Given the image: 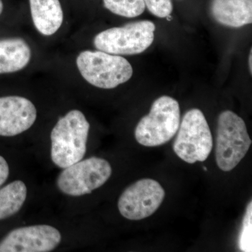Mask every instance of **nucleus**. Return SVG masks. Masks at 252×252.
I'll return each mask as SVG.
<instances>
[{
    "instance_id": "1a4fd4ad",
    "label": "nucleus",
    "mask_w": 252,
    "mask_h": 252,
    "mask_svg": "<svg viewBox=\"0 0 252 252\" xmlns=\"http://www.w3.org/2000/svg\"><path fill=\"white\" fill-rule=\"evenodd\" d=\"M62 235L49 225L21 227L0 240V252H49L59 246Z\"/></svg>"
},
{
    "instance_id": "9b49d317",
    "label": "nucleus",
    "mask_w": 252,
    "mask_h": 252,
    "mask_svg": "<svg viewBox=\"0 0 252 252\" xmlns=\"http://www.w3.org/2000/svg\"><path fill=\"white\" fill-rule=\"evenodd\" d=\"M212 16L217 23L241 28L252 23V0H212Z\"/></svg>"
},
{
    "instance_id": "a211bd4d",
    "label": "nucleus",
    "mask_w": 252,
    "mask_h": 252,
    "mask_svg": "<svg viewBox=\"0 0 252 252\" xmlns=\"http://www.w3.org/2000/svg\"><path fill=\"white\" fill-rule=\"evenodd\" d=\"M9 166L6 159L0 155V187L7 180L9 176Z\"/></svg>"
},
{
    "instance_id": "f03ea898",
    "label": "nucleus",
    "mask_w": 252,
    "mask_h": 252,
    "mask_svg": "<svg viewBox=\"0 0 252 252\" xmlns=\"http://www.w3.org/2000/svg\"><path fill=\"white\" fill-rule=\"evenodd\" d=\"M180 122L178 102L170 96H161L154 101L150 112L136 126V140L148 147L166 144L177 134Z\"/></svg>"
},
{
    "instance_id": "20e7f679",
    "label": "nucleus",
    "mask_w": 252,
    "mask_h": 252,
    "mask_svg": "<svg viewBox=\"0 0 252 252\" xmlns=\"http://www.w3.org/2000/svg\"><path fill=\"white\" fill-rule=\"evenodd\" d=\"M252 143L246 124L232 111L220 113L217 122L215 158L224 172L233 170L248 153Z\"/></svg>"
},
{
    "instance_id": "f257e3e1",
    "label": "nucleus",
    "mask_w": 252,
    "mask_h": 252,
    "mask_svg": "<svg viewBox=\"0 0 252 252\" xmlns=\"http://www.w3.org/2000/svg\"><path fill=\"white\" fill-rule=\"evenodd\" d=\"M89 130L85 116L77 109L59 119L51 133V158L56 166L66 168L84 158Z\"/></svg>"
},
{
    "instance_id": "f8f14e48",
    "label": "nucleus",
    "mask_w": 252,
    "mask_h": 252,
    "mask_svg": "<svg viewBox=\"0 0 252 252\" xmlns=\"http://www.w3.org/2000/svg\"><path fill=\"white\" fill-rule=\"evenodd\" d=\"M34 27L44 36L54 34L61 27L63 11L59 0H30Z\"/></svg>"
},
{
    "instance_id": "6e6552de",
    "label": "nucleus",
    "mask_w": 252,
    "mask_h": 252,
    "mask_svg": "<svg viewBox=\"0 0 252 252\" xmlns=\"http://www.w3.org/2000/svg\"><path fill=\"white\" fill-rule=\"evenodd\" d=\"M165 195V190L157 181L142 179L123 192L118 202L119 212L128 220H144L157 212Z\"/></svg>"
},
{
    "instance_id": "ddd939ff",
    "label": "nucleus",
    "mask_w": 252,
    "mask_h": 252,
    "mask_svg": "<svg viewBox=\"0 0 252 252\" xmlns=\"http://www.w3.org/2000/svg\"><path fill=\"white\" fill-rule=\"evenodd\" d=\"M31 59V47L24 39H0V74L18 72L28 65Z\"/></svg>"
},
{
    "instance_id": "6ab92c4d",
    "label": "nucleus",
    "mask_w": 252,
    "mask_h": 252,
    "mask_svg": "<svg viewBox=\"0 0 252 252\" xmlns=\"http://www.w3.org/2000/svg\"><path fill=\"white\" fill-rule=\"evenodd\" d=\"M249 68H250V74L252 73V51H250V56H249Z\"/></svg>"
},
{
    "instance_id": "9d476101",
    "label": "nucleus",
    "mask_w": 252,
    "mask_h": 252,
    "mask_svg": "<svg viewBox=\"0 0 252 252\" xmlns=\"http://www.w3.org/2000/svg\"><path fill=\"white\" fill-rule=\"evenodd\" d=\"M36 119L35 106L29 99L16 95L0 97L1 137H14L26 132Z\"/></svg>"
},
{
    "instance_id": "39448f33",
    "label": "nucleus",
    "mask_w": 252,
    "mask_h": 252,
    "mask_svg": "<svg viewBox=\"0 0 252 252\" xmlns=\"http://www.w3.org/2000/svg\"><path fill=\"white\" fill-rule=\"evenodd\" d=\"M155 31V24L152 21H135L101 32L94 36V44L99 51L110 54H140L152 45Z\"/></svg>"
},
{
    "instance_id": "4468645a",
    "label": "nucleus",
    "mask_w": 252,
    "mask_h": 252,
    "mask_svg": "<svg viewBox=\"0 0 252 252\" xmlns=\"http://www.w3.org/2000/svg\"><path fill=\"white\" fill-rule=\"evenodd\" d=\"M26 184L16 180L0 188V220L14 216L19 212L27 198Z\"/></svg>"
},
{
    "instance_id": "412c9836",
    "label": "nucleus",
    "mask_w": 252,
    "mask_h": 252,
    "mask_svg": "<svg viewBox=\"0 0 252 252\" xmlns=\"http://www.w3.org/2000/svg\"><path fill=\"white\" fill-rule=\"evenodd\" d=\"M203 170H205V171H207V167H203Z\"/></svg>"
},
{
    "instance_id": "423d86ee",
    "label": "nucleus",
    "mask_w": 252,
    "mask_h": 252,
    "mask_svg": "<svg viewBox=\"0 0 252 252\" xmlns=\"http://www.w3.org/2000/svg\"><path fill=\"white\" fill-rule=\"evenodd\" d=\"M213 140L203 113L198 109L188 111L180 122L173 143V150L189 164L203 162L211 153Z\"/></svg>"
},
{
    "instance_id": "aec40b11",
    "label": "nucleus",
    "mask_w": 252,
    "mask_h": 252,
    "mask_svg": "<svg viewBox=\"0 0 252 252\" xmlns=\"http://www.w3.org/2000/svg\"><path fill=\"white\" fill-rule=\"evenodd\" d=\"M3 9H4V5H3L2 1L0 0V15L2 13Z\"/></svg>"
},
{
    "instance_id": "f3484780",
    "label": "nucleus",
    "mask_w": 252,
    "mask_h": 252,
    "mask_svg": "<svg viewBox=\"0 0 252 252\" xmlns=\"http://www.w3.org/2000/svg\"><path fill=\"white\" fill-rule=\"evenodd\" d=\"M144 1L146 7L157 17H168L173 9L172 0H144Z\"/></svg>"
},
{
    "instance_id": "2eb2a0df",
    "label": "nucleus",
    "mask_w": 252,
    "mask_h": 252,
    "mask_svg": "<svg viewBox=\"0 0 252 252\" xmlns=\"http://www.w3.org/2000/svg\"><path fill=\"white\" fill-rule=\"evenodd\" d=\"M106 9L113 14L126 18H135L144 13V0H103Z\"/></svg>"
},
{
    "instance_id": "dca6fc26",
    "label": "nucleus",
    "mask_w": 252,
    "mask_h": 252,
    "mask_svg": "<svg viewBox=\"0 0 252 252\" xmlns=\"http://www.w3.org/2000/svg\"><path fill=\"white\" fill-rule=\"evenodd\" d=\"M252 200L247 207L243 217L242 228L238 237V247L240 251H252Z\"/></svg>"
},
{
    "instance_id": "0eeeda50",
    "label": "nucleus",
    "mask_w": 252,
    "mask_h": 252,
    "mask_svg": "<svg viewBox=\"0 0 252 252\" xmlns=\"http://www.w3.org/2000/svg\"><path fill=\"white\" fill-rule=\"evenodd\" d=\"M112 173L107 160L91 157L64 168L58 177L57 187L65 195L81 196L104 185Z\"/></svg>"
},
{
    "instance_id": "7ed1b4c3",
    "label": "nucleus",
    "mask_w": 252,
    "mask_h": 252,
    "mask_svg": "<svg viewBox=\"0 0 252 252\" xmlns=\"http://www.w3.org/2000/svg\"><path fill=\"white\" fill-rule=\"evenodd\" d=\"M77 65L83 78L99 89H114L130 80L133 74L125 58L99 50L82 51L78 56Z\"/></svg>"
}]
</instances>
